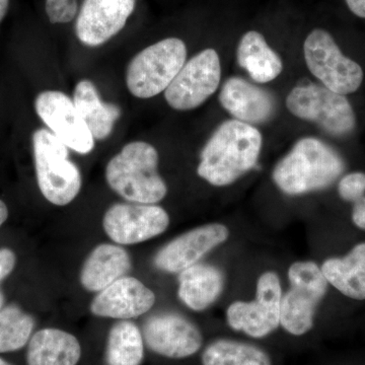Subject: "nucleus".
<instances>
[{
  "label": "nucleus",
  "mask_w": 365,
  "mask_h": 365,
  "mask_svg": "<svg viewBox=\"0 0 365 365\" xmlns=\"http://www.w3.org/2000/svg\"><path fill=\"white\" fill-rule=\"evenodd\" d=\"M263 148L259 127L227 118L204 144L197 175L210 186L227 188L258 167Z\"/></svg>",
  "instance_id": "f257e3e1"
},
{
  "label": "nucleus",
  "mask_w": 365,
  "mask_h": 365,
  "mask_svg": "<svg viewBox=\"0 0 365 365\" xmlns=\"http://www.w3.org/2000/svg\"><path fill=\"white\" fill-rule=\"evenodd\" d=\"M339 153L316 136H302L274 165L271 181L282 195L302 198L325 191L344 173Z\"/></svg>",
  "instance_id": "f03ea898"
},
{
  "label": "nucleus",
  "mask_w": 365,
  "mask_h": 365,
  "mask_svg": "<svg viewBox=\"0 0 365 365\" xmlns=\"http://www.w3.org/2000/svg\"><path fill=\"white\" fill-rule=\"evenodd\" d=\"M158 163L160 155L153 144L133 141L108 163L106 180L125 200L157 204L168 195V185L158 173Z\"/></svg>",
  "instance_id": "7ed1b4c3"
},
{
  "label": "nucleus",
  "mask_w": 365,
  "mask_h": 365,
  "mask_svg": "<svg viewBox=\"0 0 365 365\" xmlns=\"http://www.w3.org/2000/svg\"><path fill=\"white\" fill-rule=\"evenodd\" d=\"M284 106L295 119L313 124L330 136H349L356 129V115L347 97L311 79L292 86Z\"/></svg>",
  "instance_id": "20e7f679"
},
{
  "label": "nucleus",
  "mask_w": 365,
  "mask_h": 365,
  "mask_svg": "<svg viewBox=\"0 0 365 365\" xmlns=\"http://www.w3.org/2000/svg\"><path fill=\"white\" fill-rule=\"evenodd\" d=\"M288 288L281 302L280 328L302 337L313 330L319 304L329 285L321 265L313 260H297L287 269Z\"/></svg>",
  "instance_id": "39448f33"
},
{
  "label": "nucleus",
  "mask_w": 365,
  "mask_h": 365,
  "mask_svg": "<svg viewBox=\"0 0 365 365\" xmlns=\"http://www.w3.org/2000/svg\"><path fill=\"white\" fill-rule=\"evenodd\" d=\"M32 140L41 193L54 205H68L83 185L81 170L69 160L68 148L46 128L34 132Z\"/></svg>",
  "instance_id": "423d86ee"
},
{
  "label": "nucleus",
  "mask_w": 365,
  "mask_h": 365,
  "mask_svg": "<svg viewBox=\"0 0 365 365\" xmlns=\"http://www.w3.org/2000/svg\"><path fill=\"white\" fill-rule=\"evenodd\" d=\"M188 60L186 43L165 38L148 46L129 63L126 85L138 98H151L165 93Z\"/></svg>",
  "instance_id": "0eeeda50"
},
{
  "label": "nucleus",
  "mask_w": 365,
  "mask_h": 365,
  "mask_svg": "<svg viewBox=\"0 0 365 365\" xmlns=\"http://www.w3.org/2000/svg\"><path fill=\"white\" fill-rule=\"evenodd\" d=\"M302 59L317 83L348 96L359 90L364 72L359 63L341 51L333 36L324 29H314L302 44Z\"/></svg>",
  "instance_id": "6e6552de"
},
{
  "label": "nucleus",
  "mask_w": 365,
  "mask_h": 365,
  "mask_svg": "<svg viewBox=\"0 0 365 365\" xmlns=\"http://www.w3.org/2000/svg\"><path fill=\"white\" fill-rule=\"evenodd\" d=\"M282 280L278 272L266 270L258 276L253 299H237L225 309L227 326L253 339H263L280 328Z\"/></svg>",
  "instance_id": "1a4fd4ad"
},
{
  "label": "nucleus",
  "mask_w": 365,
  "mask_h": 365,
  "mask_svg": "<svg viewBox=\"0 0 365 365\" xmlns=\"http://www.w3.org/2000/svg\"><path fill=\"white\" fill-rule=\"evenodd\" d=\"M222 60L215 48H206L187 60L169 88L167 104L180 112L193 111L216 95L222 86Z\"/></svg>",
  "instance_id": "9d476101"
},
{
  "label": "nucleus",
  "mask_w": 365,
  "mask_h": 365,
  "mask_svg": "<svg viewBox=\"0 0 365 365\" xmlns=\"http://www.w3.org/2000/svg\"><path fill=\"white\" fill-rule=\"evenodd\" d=\"M170 218L158 204H114L103 220L106 234L120 245H135L163 234Z\"/></svg>",
  "instance_id": "9b49d317"
},
{
  "label": "nucleus",
  "mask_w": 365,
  "mask_h": 365,
  "mask_svg": "<svg viewBox=\"0 0 365 365\" xmlns=\"http://www.w3.org/2000/svg\"><path fill=\"white\" fill-rule=\"evenodd\" d=\"M230 237V227L225 223H206L178 235L165 245L155 255L153 263L163 272L179 274L201 262Z\"/></svg>",
  "instance_id": "f8f14e48"
},
{
  "label": "nucleus",
  "mask_w": 365,
  "mask_h": 365,
  "mask_svg": "<svg viewBox=\"0 0 365 365\" xmlns=\"http://www.w3.org/2000/svg\"><path fill=\"white\" fill-rule=\"evenodd\" d=\"M217 98L228 118L259 128L270 123L277 113V101L273 93L265 86L239 74L222 81Z\"/></svg>",
  "instance_id": "ddd939ff"
},
{
  "label": "nucleus",
  "mask_w": 365,
  "mask_h": 365,
  "mask_svg": "<svg viewBox=\"0 0 365 365\" xmlns=\"http://www.w3.org/2000/svg\"><path fill=\"white\" fill-rule=\"evenodd\" d=\"M35 109L48 130L54 134L67 148L88 155L95 148L91 135L73 100L59 91H45L36 98Z\"/></svg>",
  "instance_id": "4468645a"
},
{
  "label": "nucleus",
  "mask_w": 365,
  "mask_h": 365,
  "mask_svg": "<svg viewBox=\"0 0 365 365\" xmlns=\"http://www.w3.org/2000/svg\"><path fill=\"white\" fill-rule=\"evenodd\" d=\"M143 336L151 351L172 359L192 356L203 344L202 333L196 324L175 312H163L148 318Z\"/></svg>",
  "instance_id": "2eb2a0df"
},
{
  "label": "nucleus",
  "mask_w": 365,
  "mask_h": 365,
  "mask_svg": "<svg viewBox=\"0 0 365 365\" xmlns=\"http://www.w3.org/2000/svg\"><path fill=\"white\" fill-rule=\"evenodd\" d=\"M136 0H85L76 24L78 40L88 47L105 44L123 30Z\"/></svg>",
  "instance_id": "dca6fc26"
},
{
  "label": "nucleus",
  "mask_w": 365,
  "mask_h": 365,
  "mask_svg": "<svg viewBox=\"0 0 365 365\" xmlns=\"http://www.w3.org/2000/svg\"><path fill=\"white\" fill-rule=\"evenodd\" d=\"M155 294L140 280L124 276L102 292L91 304V312L101 318L128 319L143 316L155 306Z\"/></svg>",
  "instance_id": "f3484780"
},
{
  "label": "nucleus",
  "mask_w": 365,
  "mask_h": 365,
  "mask_svg": "<svg viewBox=\"0 0 365 365\" xmlns=\"http://www.w3.org/2000/svg\"><path fill=\"white\" fill-rule=\"evenodd\" d=\"M235 58L245 76L258 85H270L284 72L282 55L269 44L265 36L259 31H247L240 38Z\"/></svg>",
  "instance_id": "a211bd4d"
},
{
  "label": "nucleus",
  "mask_w": 365,
  "mask_h": 365,
  "mask_svg": "<svg viewBox=\"0 0 365 365\" xmlns=\"http://www.w3.org/2000/svg\"><path fill=\"white\" fill-rule=\"evenodd\" d=\"M178 283V297L184 306L200 313L220 299L227 277L222 269L217 266L199 262L180 272Z\"/></svg>",
  "instance_id": "6ab92c4d"
},
{
  "label": "nucleus",
  "mask_w": 365,
  "mask_h": 365,
  "mask_svg": "<svg viewBox=\"0 0 365 365\" xmlns=\"http://www.w3.org/2000/svg\"><path fill=\"white\" fill-rule=\"evenodd\" d=\"M131 259L126 250L102 244L93 250L81 271V285L88 292H100L130 271Z\"/></svg>",
  "instance_id": "aec40b11"
},
{
  "label": "nucleus",
  "mask_w": 365,
  "mask_h": 365,
  "mask_svg": "<svg viewBox=\"0 0 365 365\" xmlns=\"http://www.w3.org/2000/svg\"><path fill=\"white\" fill-rule=\"evenodd\" d=\"M329 285L354 300H365V242H359L344 256L327 258L321 264Z\"/></svg>",
  "instance_id": "412c9836"
},
{
  "label": "nucleus",
  "mask_w": 365,
  "mask_h": 365,
  "mask_svg": "<svg viewBox=\"0 0 365 365\" xmlns=\"http://www.w3.org/2000/svg\"><path fill=\"white\" fill-rule=\"evenodd\" d=\"M81 356L78 340L59 329L38 331L29 342L28 365H76Z\"/></svg>",
  "instance_id": "4be33fe9"
},
{
  "label": "nucleus",
  "mask_w": 365,
  "mask_h": 365,
  "mask_svg": "<svg viewBox=\"0 0 365 365\" xmlns=\"http://www.w3.org/2000/svg\"><path fill=\"white\" fill-rule=\"evenodd\" d=\"M72 100L95 140H104L111 135L115 123L121 117V109L112 103L103 102L91 81H79Z\"/></svg>",
  "instance_id": "5701e85b"
},
{
  "label": "nucleus",
  "mask_w": 365,
  "mask_h": 365,
  "mask_svg": "<svg viewBox=\"0 0 365 365\" xmlns=\"http://www.w3.org/2000/svg\"><path fill=\"white\" fill-rule=\"evenodd\" d=\"M202 365H273L270 354L244 341L220 338L204 349Z\"/></svg>",
  "instance_id": "b1692460"
},
{
  "label": "nucleus",
  "mask_w": 365,
  "mask_h": 365,
  "mask_svg": "<svg viewBox=\"0 0 365 365\" xmlns=\"http://www.w3.org/2000/svg\"><path fill=\"white\" fill-rule=\"evenodd\" d=\"M143 356L144 340L138 327L126 319L115 324L108 337L106 364L140 365Z\"/></svg>",
  "instance_id": "393cba45"
},
{
  "label": "nucleus",
  "mask_w": 365,
  "mask_h": 365,
  "mask_svg": "<svg viewBox=\"0 0 365 365\" xmlns=\"http://www.w3.org/2000/svg\"><path fill=\"white\" fill-rule=\"evenodd\" d=\"M35 321L16 304L0 311V353L18 351L30 341Z\"/></svg>",
  "instance_id": "a878e982"
},
{
  "label": "nucleus",
  "mask_w": 365,
  "mask_h": 365,
  "mask_svg": "<svg viewBox=\"0 0 365 365\" xmlns=\"http://www.w3.org/2000/svg\"><path fill=\"white\" fill-rule=\"evenodd\" d=\"M338 195L345 202L354 204L365 196V173L352 172L338 180Z\"/></svg>",
  "instance_id": "bb28decb"
},
{
  "label": "nucleus",
  "mask_w": 365,
  "mask_h": 365,
  "mask_svg": "<svg viewBox=\"0 0 365 365\" xmlns=\"http://www.w3.org/2000/svg\"><path fill=\"white\" fill-rule=\"evenodd\" d=\"M45 7L52 24H66L78 14V0H46Z\"/></svg>",
  "instance_id": "cd10ccee"
},
{
  "label": "nucleus",
  "mask_w": 365,
  "mask_h": 365,
  "mask_svg": "<svg viewBox=\"0 0 365 365\" xmlns=\"http://www.w3.org/2000/svg\"><path fill=\"white\" fill-rule=\"evenodd\" d=\"M16 257L11 249H0V283L11 275L16 267Z\"/></svg>",
  "instance_id": "c85d7f7f"
},
{
  "label": "nucleus",
  "mask_w": 365,
  "mask_h": 365,
  "mask_svg": "<svg viewBox=\"0 0 365 365\" xmlns=\"http://www.w3.org/2000/svg\"><path fill=\"white\" fill-rule=\"evenodd\" d=\"M351 220L355 227L365 230V196L353 204Z\"/></svg>",
  "instance_id": "c756f323"
},
{
  "label": "nucleus",
  "mask_w": 365,
  "mask_h": 365,
  "mask_svg": "<svg viewBox=\"0 0 365 365\" xmlns=\"http://www.w3.org/2000/svg\"><path fill=\"white\" fill-rule=\"evenodd\" d=\"M348 9L359 18L365 19V0H345Z\"/></svg>",
  "instance_id": "7c9ffc66"
},
{
  "label": "nucleus",
  "mask_w": 365,
  "mask_h": 365,
  "mask_svg": "<svg viewBox=\"0 0 365 365\" xmlns=\"http://www.w3.org/2000/svg\"><path fill=\"white\" fill-rule=\"evenodd\" d=\"M7 217H9V208H7L6 204L0 199V227L6 222Z\"/></svg>",
  "instance_id": "2f4dec72"
},
{
  "label": "nucleus",
  "mask_w": 365,
  "mask_h": 365,
  "mask_svg": "<svg viewBox=\"0 0 365 365\" xmlns=\"http://www.w3.org/2000/svg\"><path fill=\"white\" fill-rule=\"evenodd\" d=\"M9 0H0V23L4 20L9 9Z\"/></svg>",
  "instance_id": "473e14b6"
},
{
  "label": "nucleus",
  "mask_w": 365,
  "mask_h": 365,
  "mask_svg": "<svg viewBox=\"0 0 365 365\" xmlns=\"http://www.w3.org/2000/svg\"><path fill=\"white\" fill-rule=\"evenodd\" d=\"M4 292H1V289H0V311H1L2 309H4Z\"/></svg>",
  "instance_id": "72a5a7b5"
},
{
  "label": "nucleus",
  "mask_w": 365,
  "mask_h": 365,
  "mask_svg": "<svg viewBox=\"0 0 365 365\" xmlns=\"http://www.w3.org/2000/svg\"><path fill=\"white\" fill-rule=\"evenodd\" d=\"M0 365H13L9 364V362L6 361V360L0 359Z\"/></svg>",
  "instance_id": "f704fd0d"
}]
</instances>
